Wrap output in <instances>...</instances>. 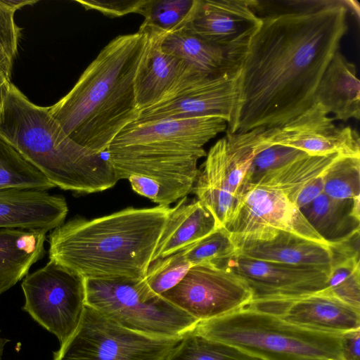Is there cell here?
<instances>
[{"label": "cell", "mask_w": 360, "mask_h": 360, "mask_svg": "<svg viewBox=\"0 0 360 360\" xmlns=\"http://www.w3.org/2000/svg\"><path fill=\"white\" fill-rule=\"evenodd\" d=\"M18 9L12 0H0V66L10 77L21 34L14 19Z\"/></svg>", "instance_id": "obj_35"}, {"label": "cell", "mask_w": 360, "mask_h": 360, "mask_svg": "<svg viewBox=\"0 0 360 360\" xmlns=\"http://www.w3.org/2000/svg\"><path fill=\"white\" fill-rule=\"evenodd\" d=\"M263 128L245 133L226 134V163L229 182L238 201V193L245 176L255 155L269 144L263 141Z\"/></svg>", "instance_id": "obj_27"}, {"label": "cell", "mask_w": 360, "mask_h": 360, "mask_svg": "<svg viewBox=\"0 0 360 360\" xmlns=\"http://www.w3.org/2000/svg\"><path fill=\"white\" fill-rule=\"evenodd\" d=\"M211 263L243 278L252 291V300L318 292L326 288L331 269L283 264L238 255Z\"/></svg>", "instance_id": "obj_14"}, {"label": "cell", "mask_w": 360, "mask_h": 360, "mask_svg": "<svg viewBox=\"0 0 360 360\" xmlns=\"http://www.w3.org/2000/svg\"><path fill=\"white\" fill-rule=\"evenodd\" d=\"M223 228L235 247L243 243L269 240L279 231L288 232L321 245H330L313 229L285 192L271 186H248Z\"/></svg>", "instance_id": "obj_9"}, {"label": "cell", "mask_w": 360, "mask_h": 360, "mask_svg": "<svg viewBox=\"0 0 360 360\" xmlns=\"http://www.w3.org/2000/svg\"><path fill=\"white\" fill-rule=\"evenodd\" d=\"M227 124L219 115L133 122L105 153L118 181L128 179L138 194L169 206L192 191L204 146Z\"/></svg>", "instance_id": "obj_2"}, {"label": "cell", "mask_w": 360, "mask_h": 360, "mask_svg": "<svg viewBox=\"0 0 360 360\" xmlns=\"http://www.w3.org/2000/svg\"><path fill=\"white\" fill-rule=\"evenodd\" d=\"M340 345L345 360H360V328L341 334Z\"/></svg>", "instance_id": "obj_37"}, {"label": "cell", "mask_w": 360, "mask_h": 360, "mask_svg": "<svg viewBox=\"0 0 360 360\" xmlns=\"http://www.w3.org/2000/svg\"><path fill=\"white\" fill-rule=\"evenodd\" d=\"M238 77L239 70L205 77L170 98L140 111L134 122L219 115L229 124L237 101Z\"/></svg>", "instance_id": "obj_16"}, {"label": "cell", "mask_w": 360, "mask_h": 360, "mask_svg": "<svg viewBox=\"0 0 360 360\" xmlns=\"http://www.w3.org/2000/svg\"><path fill=\"white\" fill-rule=\"evenodd\" d=\"M170 210L129 207L93 219L75 217L51 231L49 259L84 278L143 279Z\"/></svg>", "instance_id": "obj_4"}, {"label": "cell", "mask_w": 360, "mask_h": 360, "mask_svg": "<svg viewBox=\"0 0 360 360\" xmlns=\"http://www.w3.org/2000/svg\"><path fill=\"white\" fill-rule=\"evenodd\" d=\"M169 360H264L231 345L186 333Z\"/></svg>", "instance_id": "obj_28"}, {"label": "cell", "mask_w": 360, "mask_h": 360, "mask_svg": "<svg viewBox=\"0 0 360 360\" xmlns=\"http://www.w3.org/2000/svg\"><path fill=\"white\" fill-rule=\"evenodd\" d=\"M141 26L148 32L149 44L134 82L140 111L170 98L209 75L162 49V41L167 32L143 24Z\"/></svg>", "instance_id": "obj_15"}, {"label": "cell", "mask_w": 360, "mask_h": 360, "mask_svg": "<svg viewBox=\"0 0 360 360\" xmlns=\"http://www.w3.org/2000/svg\"><path fill=\"white\" fill-rule=\"evenodd\" d=\"M85 304L130 330L175 338L193 330L198 321L160 295L145 278H84Z\"/></svg>", "instance_id": "obj_7"}, {"label": "cell", "mask_w": 360, "mask_h": 360, "mask_svg": "<svg viewBox=\"0 0 360 360\" xmlns=\"http://www.w3.org/2000/svg\"><path fill=\"white\" fill-rule=\"evenodd\" d=\"M55 186L32 164L0 138V190L48 191Z\"/></svg>", "instance_id": "obj_26"}, {"label": "cell", "mask_w": 360, "mask_h": 360, "mask_svg": "<svg viewBox=\"0 0 360 360\" xmlns=\"http://www.w3.org/2000/svg\"><path fill=\"white\" fill-rule=\"evenodd\" d=\"M306 153L282 145H269L254 158L243 179L238 198L243 191L265 173L282 167Z\"/></svg>", "instance_id": "obj_34"}, {"label": "cell", "mask_w": 360, "mask_h": 360, "mask_svg": "<svg viewBox=\"0 0 360 360\" xmlns=\"http://www.w3.org/2000/svg\"><path fill=\"white\" fill-rule=\"evenodd\" d=\"M148 0L76 1L86 10H95L110 18L135 13L141 14Z\"/></svg>", "instance_id": "obj_36"}, {"label": "cell", "mask_w": 360, "mask_h": 360, "mask_svg": "<svg viewBox=\"0 0 360 360\" xmlns=\"http://www.w3.org/2000/svg\"><path fill=\"white\" fill-rule=\"evenodd\" d=\"M261 22L254 0H195L183 24L240 63Z\"/></svg>", "instance_id": "obj_12"}, {"label": "cell", "mask_w": 360, "mask_h": 360, "mask_svg": "<svg viewBox=\"0 0 360 360\" xmlns=\"http://www.w3.org/2000/svg\"><path fill=\"white\" fill-rule=\"evenodd\" d=\"M183 337L158 338L124 328L85 304L70 339L53 360H169Z\"/></svg>", "instance_id": "obj_8"}, {"label": "cell", "mask_w": 360, "mask_h": 360, "mask_svg": "<svg viewBox=\"0 0 360 360\" xmlns=\"http://www.w3.org/2000/svg\"><path fill=\"white\" fill-rule=\"evenodd\" d=\"M68 203L48 191L0 190V229L51 231L65 222Z\"/></svg>", "instance_id": "obj_18"}, {"label": "cell", "mask_w": 360, "mask_h": 360, "mask_svg": "<svg viewBox=\"0 0 360 360\" xmlns=\"http://www.w3.org/2000/svg\"><path fill=\"white\" fill-rule=\"evenodd\" d=\"M323 174L309 181L298 193L295 204L301 210L316 199L323 191Z\"/></svg>", "instance_id": "obj_38"}, {"label": "cell", "mask_w": 360, "mask_h": 360, "mask_svg": "<svg viewBox=\"0 0 360 360\" xmlns=\"http://www.w3.org/2000/svg\"><path fill=\"white\" fill-rule=\"evenodd\" d=\"M195 0H148L143 8L142 24L170 32L186 20Z\"/></svg>", "instance_id": "obj_31"}, {"label": "cell", "mask_w": 360, "mask_h": 360, "mask_svg": "<svg viewBox=\"0 0 360 360\" xmlns=\"http://www.w3.org/2000/svg\"><path fill=\"white\" fill-rule=\"evenodd\" d=\"M323 191L331 198L360 197V156L338 155L323 173Z\"/></svg>", "instance_id": "obj_29"}, {"label": "cell", "mask_w": 360, "mask_h": 360, "mask_svg": "<svg viewBox=\"0 0 360 360\" xmlns=\"http://www.w3.org/2000/svg\"><path fill=\"white\" fill-rule=\"evenodd\" d=\"M46 233L41 231L0 229V295L29 273L46 253Z\"/></svg>", "instance_id": "obj_23"}, {"label": "cell", "mask_w": 360, "mask_h": 360, "mask_svg": "<svg viewBox=\"0 0 360 360\" xmlns=\"http://www.w3.org/2000/svg\"><path fill=\"white\" fill-rule=\"evenodd\" d=\"M278 2L255 1L262 22L240 64L228 134L280 127L307 110L348 30L343 1Z\"/></svg>", "instance_id": "obj_1"}, {"label": "cell", "mask_w": 360, "mask_h": 360, "mask_svg": "<svg viewBox=\"0 0 360 360\" xmlns=\"http://www.w3.org/2000/svg\"><path fill=\"white\" fill-rule=\"evenodd\" d=\"M148 44V32L141 25L134 33L116 37L72 89L49 107L75 142L95 153H105L115 137L138 119L134 82Z\"/></svg>", "instance_id": "obj_3"}, {"label": "cell", "mask_w": 360, "mask_h": 360, "mask_svg": "<svg viewBox=\"0 0 360 360\" xmlns=\"http://www.w3.org/2000/svg\"><path fill=\"white\" fill-rule=\"evenodd\" d=\"M9 341L8 339L3 337L0 332V360H1L4 347Z\"/></svg>", "instance_id": "obj_40"}, {"label": "cell", "mask_w": 360, "mask_h": 360, "mask_svg": "<svg viewBox=\"0 0 360 360\" xmlns=\"http://www.w3.org/2000/svg\"><path fill=\"white\" fill-rule=\"evenodd\" d=\"M193 331L264 360H345L341 334L304 328L247 306L198 321Z\"/></svg>", "instance_id": "obj_6"}, {"label": "cell", "mask_w": 360, "mask_h": 360, "mask_svg": "<svg viewBox=\"0 0 360 360\" xmlns=\"http://www.w3.org/2000/svg\"><path fill=\"white\" fill-rule=\"evenodd\" d=\"M191 192L214 217L217 228L224 227L238 203L229 182L226 137L210 149L198 169Z\"/></svg>", "instance_id": "obj_19"}, {"label": "cell", "mask_w": 360, "mask_h": 360, "mask_svg": "<svg viewBox=\"0 0 360 360\" xmlns=\"http://www.w3.org/2000/svg\"><path fill=\"white\" fill-rule=\"evenodd\" d=\"M325 292L360 309V259L351 257L334 262Z\"/></svg>", "instance_id": "obj_30"}, {"label": "cell", "mask_w": 360, "mask_h": 360, "mask_svg": "<svg viewBox=\"0 0 360 360\" xmlns=\"http://www.w3.org/2000/svg\"><path fill=\"white\" fill-rule=\"evenodd\" d=\"M262 136L269 145L294 148L309 155L360 156L358 132L349 126H336L317 103L282 126L263 128Z\"/></svg>", "instance_id": "obj_13"}, {"label": "cell", "mask_w": 360, "mask_h": 360, "mask_svg": "<svg viewBox=\"0 0 360 360\" xmlns=\"http://www.w3.org/2000/svg\"><path fill=\"white\" fill-rule=\"evenodd\" d=\"M312 330L342 334L360 328V309L324 290L294 297L253 300L247 305Z\"/></svg>", "instance_id": "obj_17"}, {"label": "cell", "mask_w": 360, "mask_h": 360, "mask_svg": "<svg viewBox=\"0 0 360 360\" xmlns=\"http://www.w3.org/2000/svg\"><path fill=\"white\" fill-rule=\"evenodd\" d=\"M313 103L343 121L360 117V87L356 66L339 50L334 54L316 89Z\"/></svg>", "instance_id": "obj_21"}, {"label": "cell", "mask_w": 360, "mask_h": 360, "mask_svg": "<svg viewBox=\"0 0 360 360\" xmlns=\"http://www.w3.org/2000/svg\"><path fill=\"white\" fill-rule=\"evenodd\" d=\"M22 310L63 345L77 330L85 306L84 277L52 260L21 284Z\"/></svg>", "instance_id": "obj_10"}, {"label": "cell", "mask_w": 360, "mask_h": 360, "mask_svg": "<svg viewBox=\"0 0 360 360\" xmlns=\"http://www.w3.org/2000/svg\"><path fill=\"white\" fill-rule=\"evenodd\" d=\"M216 229L214 217L199 200L182 198L171 207L151 262L184 250Z\"/></svg>", "instance_id": "obj_22"}, {"label": "cell", "mask_w": 360, "mask_h": 360, "mask_svg": "<svg viewBox=\"0 0 360 360\" xmlns=\"http://www.w3.org/2000/svg\"><path fill=\"white\" fill-rule=\"evenodd\" d=\"M0 138L62 190L89 194L118 181L105 153H95L75 142L49 107L33 103L13 84L0 114Z\"/></svg>", "instance_id": "obj_5"}, {"label": "cell", "mask_w": 360, "mask_h": 360, "mask_svg": "<svg viewBox=\"0 0 360 360\" xmlns=\"http://www.w3.org/2000/svg\"><path fill=\"white\" fill-rule=\"evenodd\" d=\"M162 48L200 72L219 75L239 70L240 62L224 49L190 31L184 24L166 34Z\"/></svg>", "instance_id": "obj_24"}, {"label": "cell", "mask_w": 360, "mask_h": 360, "mask_svg": "<svg viewBox=\"0 0 360 360\" xmlns=\"http://www.w3.org/2000/svg\"><path fill=\"white\" fill-rule=\"evenodd\" d=\"M182 252L185 259L193 266L231 257L235 255L236 247L228 232L221 227L216 229Z\"/></svg>", "instance_id": "obj_33"}, {"label": "cell", "mask_w": 360, "mask_h": 360, "mask_svg": "<svg viewBox=\"0 0 360 360\" xmlns=\"http://www.w3.org/2000/svg\"><path fill=\"white\" fill-rule=\"evenodd\" d=\"M235 255L300 266L331 269L333 263L330 245H321L284 231H279L269 240L238 245Z\"/></svg>", "instance_id": "obj_20"}, {"label": "cell", "mask_w": 360, "mask_h": 360, "mask_svg": "<svg viewBox=\"0 0 360 360\" xmlns=\"http://www.w3.org/2000/svg\"><path fill=\"white\" fill-rule=\"evenodd\" d=\"M11 77L0 66V114L11 86Z\"/></svg>", "instance_id": "obj_39"}, {"label": "cell", "mask_w": 360, "mask_h": 360, "mask_svg": "<svg viewBox=\"0 0 360 360\" xmlns=\"http://www.w3.org/2000/svg\"><path fill=\"white\" fill-rule=\"evenodd\" d=\"M360 197L339 200L324 193L300 210L313 229L328 242L359 229Z\"/></svg>", "instance_id": "obj_25"}, {"label": "cell", "mask_w": 360, "mask_h": 360, "mask_svg": "<svg viewBox=\"0 0 360 360\" xmlns=\"http://www.w3.org/2000/svg\"><path fill=\"white\" fill-rule=\"evenodd\" d=\"M160 296L198 321L231 313L252 300L243 278L210 262L191 266L177 285Z\"/></svg>", "instance_id": "obj_11"}, {"label": "cell", "mask_w": 360, "mask_h": 360, "mask_svg": "<svg viewBox=\"0 0 360 360\" xmlns=\"http://www.w3.org/2000/svg\"><path fill=\"white\" fill-rule=\"evenodd\" d=\"M191 266L181 250L152 262L144 278L150 292L160 295L177 285Z\"/></svg>", "instance_id": "obj_32"}]
</instances>
